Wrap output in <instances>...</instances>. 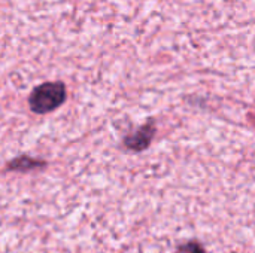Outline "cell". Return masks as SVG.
I'll return each instance as SVG.
<instances>
[{
    "label": "cell",
    "mask_w": 255,
    "mask_h": 253,
    "mask_svg": "<svg viewBox=\"0 0 255 253\" xmlns=\"http://www.w3.org/2000/svg\"><path fill=\"white\" fill-rule=\"evenodd\" d=\"M67 91L66 85L63 82H45L42 85H37L30 97H28V106L33 113L45 115L55 109H58L64 100H66Z\"/></svg>",
    "instance_id": "6da1fadb"
},
{
    "label": "cell",
    "mask_w": 255,
    "mask_h": 253,
    "mask_svg": "<svg viewBox=\"0 0 255 253\" xmlns=\"http://www.w3.org/2000/svg\"><path fill=\"white\" fill-rule=\"evenodd\" d=\"M155 131H157L155 124L152 121H148L137 131H134L131 136L124 139V146L133 152H140L151 145V142L155 136Z\"/></svg>",
    "instance_id": "7a4b0ae2"
},
{
    "label": "cell",
    "mask_w": 255,
    "mask_h": 253,
    "mask_svg": "<svg viewBox=\"0 0 255 253\" xmlns=\"http://www.w3.org/2000/svg\"><path fill=\"white\" fill-rule=\"evenodd\" d=\"M43 166V163L40 161H36L30 157H19L13 161L9 163L7 166V170H15V171H27V170H31V169H36V167H40Z\"/></svg>",
    "instance_id": "3957f363"
},
{
    "label": "cell",
    "mask_w": 255,
    "mask_h": 253,
    "mask_svg": "<svg viewBox=\"0 0 255 253\" xmlns=\"http://www.w3.org/2000/svg\"><path fill=\"white\" fill-rule=\"evenodd\" d=\"M175 253H206V252H205V249H203V246H202L200 243H197V242H188V243L181 245V246L176 249V252Z\"/></svg>",
    "instance_id": "277c9868"
}]
</instances>
